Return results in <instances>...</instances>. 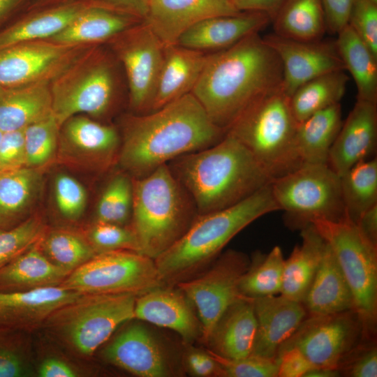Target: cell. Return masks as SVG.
I'll return each mask as SVG.
<instances>
[{
	"label": "cell",
	"mask_w": 377,
	"mask_h": 377,
	"mask_svg": "<svg viewBox=\"0 0 377 377\" xmlns=\"http://www.w3.org/2000/svg\"><path fill=\"white\" fill-rule=\"evenodd\" d=\"M283 69L259 32L209 52L191 91L210 120L226 133L254 102L282 88Z\"/></svg>",
	"instance_id": "cell-1"
},
{
	"label": "cell",
	"mask_w": 377,
	"mask_h": 377,
	"mask_svg": "<svg viewBox=\"0 0 377 377\" xmlns=\"http://www.w3.org/2000/svg\"><path fill=\"white\" fill-rule=\"evenodd\" d=\"M226 134L188 93L156 110L124 117L117 163L132 177H143L177 157L216 144Z\"/></svg>",
	"instance_id": "cell-2"
},
{
	"label": "cell",
	"mask_w": 377,
	"mask_h": 377,
	"mask_svg": "<svg viewBox=\"0 0 377 377\" xmlns=\"http://www.w3.org/2000/svg\"><path fill=\"white\" fill-rule=\"evenodd\" d=\"M167 165L199 216L235 205L272 179L249 149L228 133L216 144Z\"/></svg>",
	"instance_id": "cell-3"
},
{
	"label": "cell",
	"mask_w": 377,
	"mask_h": 377,
	"mask_svg": "<svg viewBox=\"0 0 377 377\" xmlns=\"http://www.w3.org/2000/svg\"><path fill=\"white\" fill-rule=\"evenodd\" d=\"M279 211L270 183L228 208L200 215L186 233L154 260L164 285L192 279L210 265L240 231L265 214Z\"/></svg>",
	"instance_id": "cell-4"
},
{
	"label": "cell",
	"mask_w": 377,
	"mask_h": 377,
	"mask_svg": "<svg viewBox=\"0 0 377 377\" xmlns=\"http://www.w3.org/2000/svg\"><path fill=\"white\" fill-rule=\"evenodd\" d=\"M198 216L191 197L167 164L145 177H133L130 226L140 253L155 260L186 233Z\"/></svg>",
	"instance_id": "cell-5"
},
{
	"label": "cell",
	"mask_w": 377,
	"mask_h": 377,
	"mask_svg": "<svg viewBox=\"0 0 377 377\" xmlns=\"http://www.w3.org/2000/svg\"><path fill=\"white\" fill-rule=\"evenodd\" d=\"M298 124L290 97L280 88L247 108L227 133L239 140L274 179L303 164L296 144Z\"/></svg>",
	"instance_id": "cell-6"
},
{
	"label": "cell",
	"mask_w": 377,
	"mask_h": 377,
	"mask_svg": "<svg viewBox=\"0 0 377 377\" xmlns=\"http://www.w3.org/2000/svg\"><path fill=\"white\" fill-rule=\"evenodd\" d=\"M312 226L332 249L353 294L363 336L375 339L377 321V246L348 216L317 219Z\"/></svg>",
	"instance_id": "cell-7"
},
{
	"label": "cell",
	"mask_w": 377,
	"mask_h": 377,
	"mask_svg": "<svg viewBox=\"0 0 377 377\" xmlns=\"http://www.w3.org/2000/svg\"><path fill=\"white\" fill-rule=\"evenodd\" d=\"M270 186L290 229L301 230L317 219L338 221L347 216L340 176L327 164L303 163L272 179Z\"/></svg>",
	"instance_id": "cell-8"
},
{
	"label": "cell",
	"mask_w": 377,
	"mask_h": 377,
	"mask_svg": "<svg viewBox=\"0 0 377 377\" xmlns=\"http://www.w3.org/2000/svg\"><path fill=\"white\" fill-rule=\"evenodd\" d=\"M116 80L110 60L89 53L54 77L50 87L52 114L60 128L80 114L99 117L111 108Z\"/></svg>",
	"instance_id": "cell-9"
},
{
	"label": "cell",
	"mask_w": 377,
	"mask_h": 377,
	"mask_svg": "<svg viewBox=\"0 0 377 377\" xmlns=\"http://www.w3.org/2000/svg\"><path fill=\"white\" fill-rule=\"evenodd\" d=\"M163 285L154 259L136 251L119 250L96 253L74 269L62 286L82 295L139 296Z\"/></svg>",
	"instance_id": "cell-10"
},
{
	"label": "cell",
	"mask_w": 377,
	"mask_h": 377,
	"mask_svg": "<svg viewBox=\"0 0 377 377\" xmlns=\"http://www.w3.org/2000/svg\"><path fill=\"white\" fill-rule=\"evenodd\" d=\"M136 297L131 293L82 295L59 309L61 332L76 350L91 355L118 326L134 318Z\"/></svg>",
	"instance_id": "cell-11"
},
{
	"label": "cell",
	"mask_w": 377,
	"mask_h": 377,
	"mask_svg": "<svg viewBox=\"0 0 377 377\" xmlns=\"http://www.w3.org/2000/svg\"><path fill=\"white\" fill-rule=\"evenodd\" d=\"M250 264L244 252L229 249L221 253L210 267L177 286L193 306L202 327L205 344L217 320L237 300L239 281Z\"/></svg>",
	"instance_id": "cell-12"
},
{
	"label": "cell",
	"mask_w": 377,
	"mask_h": 377,
	"mask_svg": "<svg viewBox=\"0 0 377 377\" xmlns=\"http://www.w3.org/2000/svg\"><path fill=\"white\" fill-rule=\"evenodd\" d=\"M363 338L362 323L353 309L308 315L278 351L295 347L314 367L338 370Z\"/></svg>",
	"instance_id": "cell-13"
},
{
	"label": "cell",
	"mask_w": 377,
	"mask_h": 377,
	"mask_svg": "<svg viewBox=\"0 0 377 377\" xmlns=\"http://www.w3.org/2000/svg\"><path fill=\"white\" fill-rule=\"evenodd\" d=\"M111 40L125 70L131 108L135 114L149 112L165 45L144 20Z\"/></svg>",
	"instance_id": "cell-14"
},
{
	"label": "cell",
	"mask_w": 377,
	"mask_h": 377,
	"mask_svg": "<svg viewBox=\"0 0 377 377\" xmlns=\"http://www.w3.org/2000/svg\"><path fill=\"white\" fill-rule=\"evenodd\" d=\"M82 48V45L38 40L0 50V86L22 85L55 77L76 60Z\"/></svg>",
	"instance_id": "cell-15"
},
{
	"label": "cell",
	"mask_w": 377,
	"mask_h": 377,
	"mask_svg": "<svg viewBox=\"0 0 377 377\" xmlns=\"http://www.w3.org/2000/svg\"><path fill=\"white\" fill-rule=\"evenodd\" d=\"M263 38L281 61L282 90L289 97L298 87L314 77L332 71H346L335 41H300L274 33Z\"/></svg>",
	"instance_id": "cell-16"
},
{
	"label": "cell",
	"mask_w": 377,
	"mask_h": 377,
	"mask_svg": "<svg viewBox=\"0 0 377 377\" xmlns=\"http://www.w3.org/2000/svg\"><path fill=\"white\" fill-rule=\"evenodd\" d=\"M134 318L173 330L187 345L201 339L196 311L177 286L163 285L137 296Z\"/></svg>",
	"instance_id": "cell-17"
},
{
	"label": "cell",
	"mask_w": 377,
	"mask_h": 377,
	"mask_svg": "<svg viewBox=\"0 0 377 377\" xmlns=\"http://www.w3.org/2000/svg\"><path fill=\"white\" fill-rule=\"evenodd\" d=\"M239 13L231 0H149L143 20L167 46L200 21Z\"/></svg>",
	"instance_id": "cell-18"
},
{
	"label": "cell",
	"mask_w": 377,
	"mask_h": 377,
	"mask_svg": "<svg viewBox=\"0 0 377 377\" xmlns=\"http://www.w3.org/2000/svg\"><path fill=\"white\" fill-rule=\"evenodd\" d=\"M377 145V103L357 100L330 149L327 165L339 176L369 159Z\"/></svg>",
	"instance_id": "cell-19"
},
{
	"label": "cell",
	"mask_w": 377,
	"mask_h": 377,
	"mask_svg": "<svg viewBox=\"0 0 377 377\" xmlns=\"http://www.w3.org/2000/svg\"><path fill=\"white\" fill-rule=\"evenodd\" d=\"M111 364L140 377L172 375L165 354L153 334L142 325L123 330L104 350Z\"/></svg>",
	"instance_id": "cell-20"
},
{
	"label": "cell",
	"mask_w": 377,
	"mask_h": 377,
	"mask_svg": "<svg viewBox=\"0 0 377 377\" xmlns=\"http://www.w3.org/2000/svg\"><path fill=\"white\" fill-rule=\"evenodd\" d=\"M256 333L251 354L276 359L279 347L308 316L302 303L280 294L253 299Z\"/></svg>",
	"instance_id": "cell-21"
},
{
	"label": "cell",
	"mask_w": 377,
	"mask_h": 377,
	"mask_svg": "<svg viewBox=\"0 0 377 377\" xmlns=\"http://www.w3.org/2000/svg\"><path fill=\"white\" fill-rule=\"evenodd\" d=\"M82 294L63 286L0 291V328L13 330L47 317Z\"/></svg>",
	"instance_id": "cell-22"
},
{
	"label": "cell",
	"mask_w": 377,
	"mask_h": 377,
	"mask_svg": "<svg viewBox=\"0 0 377 377\" xmlns=\"http://www.w3.org/2000/svg\"><path fill=\"white\" fill-rule=\"evenodd\" d=\"M271 22L267 15L256 11L212 17L187 29L179 36L176 44L213 52L227 48L251 34L259 32Z\"/></svg>",
	"instance_id": "cell-23"
},
{
	"label": "cell",
	"mask_w": 377,
	"mask_h": 377,
	"mask_svg": "<svg viewBox=\"0 0 377 377\" xmlns=\"http://www.w3.org/2000/svg\"><path fill=\"white\" fill-rule=\"evenodd\" d=\"M253 299L242 297L223 312L206 342L208 350L225 359L251 354L256 333Z\"/></svg>",
	"instance_id": "cell-24"
},
{
	"label": "cell",
	"mask_w": 377,
	"mask_h": 377,
	"mask_svg": "<svg viewBox=\"0 0 377 377\" xmlns=\"http://www.w3.org/2000/svg\"><path fill=\"white\" fill-rule=\"evenodd\" d=\"M209 53L177 44L165 46L150 112L191 93L203 70Z\"/></svg>",
	"instance_id": "cell-25"
},
{
	"label": "cell",
	"mask_w": 377,
	"mask_h": 377,
	"mask_svg": "<svg viewBox=\"0 0 377 377\" xmlns=\"http://www.w3.org/2000/svg\"><path fill=\"white\" fill-rule=\"evenodd\" d=\"M51 114L49 80L0 86V130L3 133L24 129Z\"/></svg>",
	"instance_id": "cell-26"
},
{
	"label": "cell",
	"mask_w": 377,
	"mask_h": 377,
	"mask_svg": "<svg viewBox=\"0 0 377 377\" xmlns=\"http://www.w3.org/2000/svg\"><path fill=\"white\" fill-rule=\"evenodd\" d=\"M302 304L310 316L354 310L350 288L326 242L319 267Z\"/></svg>",
	"instance_id": "cell-27"
},
{
	"label": "cell",
	"mask_w": 377,
	"mask_h": 377,
	"mask_svg": "<svg viewBox=\"0 0 377 377\" xmlns=\"http://www.w3.org/2000/svg\"><path fill=\"white\" fill-rule=\"evenodd\" d=\"M63 126L66 143L73 152L88 156L102 169L118 162L121 136L114 126L80 115L71 117Z\"/></svg>",
	"instance_id": "cell-28"
},
{
	"label": "cell",
	"mask_w": 377,
	"mask_h": 377,
	"mask_svg": "<svg viewBox=\"0 0 377 377\" xmlns=\"http://www.w3.org/2000/svg\"><path fill=\"white\" fill-rule=\"evenodd\" d=\"M302 242L285 259L280 294L303 303L319 267L325 242L313 226L301 230Z\"/></svg>",
	"instance_id": "cell-29"
},
{
	"label": "cell",
	"mask_w": 377,
	"mask_h": 377,
	"mask_svg": "<svg viewBox=\"0 0 377 377\" xmlns=\"http://www.w3.org/2000/svg\"><path fill=\"white\" fill-rule=\"evenodd\" d=\"M341 103L298 124L296 144L302 163L327 164L330 149L342 126Z\"/></svg>",
	"instance_id": "cell-30"
},
{
	"label": "cell",
	"mask_w": 377,
	"mask_h": 377,
	"mask_svg": "<svg viewBox=\"0 0 377 377\" xmlns=\"http://www.w3.org/2000/svg\"><path fill=\"white\" fill-rule=\"evenodd\" d=\"M337 35L336 47L355 82L357 100L377 103V57L348 24Z\"/></svg>",
	"instance_id": "cell-31"
},
{
	"label": "cell",
	"mask_w": 377,
	"mask_h": 377,
	"mask_svg": "<svg viewBox=\"0 0 377 377\" xmlns=\"http://www.w3.org/2000/svg\"><path fill=\"white\" fill-rule=\"evenodd\" d=\"M68 273L32 246L0 268V291L50 286Z\"/></svg>",
	"instance_id": "cell-32"
},
{
	"label": "cell",
	"mask_w": 377,
	"mask_h": 377,
	"mask_svg": "<svg viewBox=\"0 0 377 377\" xmlns=\"http://www.w3.org/2000/svg\"><path fill=\"white\" fill-rule=\"evenodd\" d=\"M41 179L36 168L0 172V229L20 223L36 198Z\"/></svg>",
	"instance_id": "cell-33"
},
{
	"label": "cell",
	"mask_w": 377,
	"mask_h": 377,
	"mask_svg": "<svg viewBox=\"0 0 377 377\" xmlns=\"http://www.w3.org/2000/svg\"><path fill=\"white\" fill-rule=\"evenodd\" d=\"M142 20L105 10H85L50 40L66 45L103 41Z\"/></svg>",
	"instance_id": "cell-34"
},
{
	"label": "cell",
	"mask_w": 377,
	"mask_h": 377,
	"mask_svg": "<svg viewBox=\"0 0 377 377\" xmlns=\"http://www.w3.org/2000/svg\"><path fill=\"white\" fill-rule=\"evenodd\" d=\"M272 22L275 34L295 40H320L327 31L320 0H286Z\"/></svg>",
	"instance_id": "cell-35"
},
{
	"label": "cell",
	"mask_w": 377,
	"mask_h": 377,
	"mask_svg": "<svg viewBox=\"0 0 377 377\" xmlns=\"http://www.w3.org/2000/svg\"><path fill=\"white\" fill-rule=\"evenodd\" d=\"M349 77L345 71L330 72L298 87L290 96V105L298 123L314 113L340 103Z\"/></svg>",
	"instance_id": "cell-36"
},
{
	"label": "cell",
	"mask_w": 377,
	"mask_h": 377,
	"mask_svg": "<svg viewBox=\"0 0 377 377\" xmlns=\"http://www.w3.org/2000/svg\"><path fill=\"white\" fill-rule=\"evenodd\" d=\"M85 10L69 6L19 20L0 29V50L16 44L52 38Z\"/></svg>",
	"instance_id": "cell-37"
},
{
	"label": "cell",
	"mask_w": 377,
	"mask_h": 377,
	"mask_svg": "<svg viewBox=\"0 0 377 377\" xmlns=\"http://www.w3.org/2000/svg\"><path fill=\"white\" fill-rule=\"evenodd\" d=\"M285 258L276 246L267 253L256 252L239 283V292L244 297L255 299L280 293Z\"/></svg>",
	"instance_id": "cell-38"
},
{
	"label": "cell",
	"mask_w": 377,
	"mask_h": 377,
	"mask_svg": "<svg viewBox=\"0 0 377 377\" xmlns=\"http://www.w3.org/2000/svg\"><path fill=\"white\" fill-rule=\"evenodd\" d=\"M341 188L348 219L356 223L360 215L377 204V158L359 162L340 176Z\"/></svg>",
	"instance_id": "cell-39"
},
{
	"label": "cell",
	"mask_w": 377,
	"mask_h": 377,
	"mask_svg": "<svg viewBox=\"0 0 377 377\" xmlns=\"http://www.w3.org/2000/svg\"><path fill=\"white\" fill-rule=\"evenodd\" d=\"M133 207V177L122 170L114 174L98 198L96 221L128 226Z\"/></svg>",
	"instance_id": "cell-40"
},
{
	"label": "cell",
	"mask_w": 377,
	"mask_h": 377,
	"mask_svg": "<svg viewBox=\"0 0 377 377\" xmlns=\"http://www.w3.org/2000/svg\"><path fill=\"white\" fill-rule=\"evenodd\" d=\"M43 247L52 262L68 272L97 253L89 242L66 230L51 232L43 240Z\"/></svg>",
	"instance_id": "cell-41"
},
{
	"label": "cell",
	"mask_w": 377,
	"mask_h": 377,
	"mask_svg": "<svg viewBox=\"0 0 377 377\" xmlns=\"http://www.w3.org/2000/svg\"><path fill=\"white\" fill-rule=\"evenodd\" d=\"M59 128L51 114L24 129L27 167L38 168L53 158L57 148Z\"/></svg>",
	"instance_id": "cell-42"
},
{
	"label": "cell",
	"mask_w": 377,
	"mask_h": 377,
	"mask_svg": "<svg viewBox=\"0 0 377 377\" xmlns=\"http://www.w3.org/2000/svg\"><path fill=\"white\" fill-rule=\"evenodd\" d=\"M43 225L36 217L0 229V268L32 247L40 238Z\"/></svg>",
	"instance_id": "cell-43"
},
{
	"label": "cell",
	"mask_w": 377,
	"mask_h": 377,
	"mask_svg": "<svg viewBox=\"0 0 377 377\" xmlns=\"http://www.w3.org/2000/svg\"><path fill=\"white\" fill-rule=\"evenodd\" d=\"M89 240L97 253L119 250L140 253L137 238L131 226L96 221L89 230Z\"/></svg>",
	"instance_id": "cell-44"
},
{
	"label": "cell",
	"mask_w": 377,
	"mask_h": 377,
	"mask_svg": "<svg viewBox=\"0 0 377 377\" xmlns=\"http://www.w3.org/2000/svg\"><path fill=\"white\" fill-rule=\"evenodd\" d=\"M54 193L57 207L65 218L75 220L84 212L87 194L82 184L73 177L64 173L57 175Z\"/></svg>",
	"instance_id": "cell-45"
},
{
	"label": "cell",
	"mask_w": 377,
	"mask_h": 377,
	"mask_svg": "<svg viewBox=\"0 0 377 377\" xmlns=\"http://www.w3.org/2000/svg\"><path fill=\"white\" fill-rule=\"evenodd\" d=\"M207 351L219 364L221 377H277L276 359L251 354L240 359L229 360Z\"/></svg>",
	"instance_id": "cell-46"
},
{
	"label": "cell",
	"mask_w": 377,
	"mask_h": 377,
	"mask_svg": "<svg viewBox=\"0 0 377 377\" xmlns=\"http://www.w3.org/2000/svg\"><path fill=\"white\" fill-rule=\"evenodd\" d=\"M340 376L350 377L377 376V347L376 339L363 338L340 365Z\"/></svg>",
	"instance_id": "cell-47"
},
{
	"label": "cell",
	"mask_w": 377,
	"mask_h": 377,
	"mask_svg": "<svg viewBox=\"0 0 377 377\" xmlns=\"http://www.w3.org/2000/svg\"><path fill=\"white\" fill-rule=\"evenodd\" d=\"M348 24L377 57V3L355 0Z\"/></svg>",
	"instance_id": "cell-48"
},
{
	"label": "cell",
	"mask_w": 377,
	"mask_h": 377,
	"mask_svg": "<svg viewBox=\"0 0 377 377\" xmlns=\"http://www.w3.org/2000/svg\"><path fill=\"white\" fill-rule=\"evenodd\" d=\"M24 129L3 133L0 145V172L27 167Z\"/></svg>",
	"instance_id": "cell-49"
},
{
	"label": "cell",
	"mask_w": 377,
	"mask_h": 377,
	"mask_svg": "<svg viewBox=\"0 0 377 377\" xmlns=\"http://www.w3.org/2000/svg\"><path fill=\"white\" fill-rule=\"evenodd\" d=\"M8 330L0 328V377H20L25 374L22 357L11 339Z\"/></svg>",
	"instance_id": "cell-50"
},
{
	"label": "cell",
	"mask_w": 377,
	"mask_h": 377,
	"mask_svg": "<svg viewBox=\"0 0 377 377\" xmlns=\"http://www.w3.org/2000/svg\"><path fill=\"white\" fill-rule=\"evenodd\" d=\"M276 359L278 364L277 377H304L314 367L295 347L279 350Z\"/></svg>",
	"instance_id": "cell-51"
},
{
	"label": "cell",
	"mask_w": 377,
	"mask_h": 377,
	"mask_svg": "<svg viewBox=\"0 0 377 377\" xmlns=\"http://www.w3.org/2000/svg\"><path fill=\"white\" fill-rule=\"evenodd\" d=\"M184 364L188 372L198 377L220 376L218 362L207 350L190 348L184 355Z\"/></svg>",
	"instance_id": "cell-52"
},
{
	"label": "cell",
	"mask_w": 377,
	"mask_h": 377,
	"mask_svg": "<svg viewBox=\"0 0 377 377\" xmlns=\"http://www.w3.org/2000/svg\"><path fill=\"white\" fill-rule=\"evenodd\" d=\"M325 15L327 31L337 34L348 24L355 0H320Z\"/></svg>",
	"instance_id": "cell-53"
},
{
	"label": "cell",
	"mask_w": 377,
	"mask_h": 377,
	"mask_svg": "<svg viewBox=\"0 0 377 377\" xmlns=\"http://www.w3.org/2000/svg\"><path fill=\"white\" fill-rule=\"evenodd\" d=\"M286 0H231L239 12L256 11L265 13L271 21Z\"/></svg>",
	"instance_id": "cell-54"
},
{
	"label": "cell",
	"mask_w": 377,
	"mask_h": 377,
	"mask_svg": "<svg viewBox=\"0 0 377 377\" xmlns=\"http://www.w3.org/2000/svg\"><path fill=\"white\" fill-rule=\"evenodd\" d=\"M355 223L362 234L377 246V204L364 212Z\"/></svg>",
	"instance_id": "cell-55"
},
{
	"label": "cell",
	"mask_w": 377,
	"mask_h": 377,
	"mask_svg": "<svg viewBox=\"0 0 377 377\" xmlns=\"http://www.w3.org/2000/svg\"><path fill=\"white\" fill-rule=\"evenodd\" d=\"M38 374L41 377L76 376V373L68 364L56 358L44 360L40 366Z\"/></svg>",
	"instance_id": "cell-56"
},
{
	"label": "cell",
	"mask_w": 377,
	"mask_h": 377,
	"mask_svg": "<svg viewBox=\"0 0 377 377\" xmlns=\"http://www.w3.org/2000/svg\"><path fill=\"white\" fill-rule=\"evenodd\" d=\"M22 0H0V24L17 8Z\"/></svg>",
	"instance_id": "cell-57"
},
{
	"label": "cell",
	"mask_w": 377,
	"mask_h": 377,
	"mask_svg": "<svg viewBox=\"0 0 377 377\" xmlns=\"http://www.w3.org/2000/svg\"><path fill=\"white\" fill-rule=\"evenodd\" d=\"M340 374L337 369L313 367L304 377H336Z\"/></svg>",
	"instance_id": "cell-58"
},
{
	"label": "cell",
	"mask_w": 377,
	"mask_h": 377,
	"mask_svg": "<svg viewBox=\"0 0 377 377\" xmlns=\"http://www.w3.org/2000/svg\"><path fill=\"white\" fill-rule=\"evenodd\" d=\"M129 2L135 5L136 10L139 12L140 16L144 19L147 9L148 0H119Z\"/></svg>",
	"instance_id": "cell-59"
},
{
	"label": "cell",
	"mask_w": 377,
	"mask_h": 377,
	"mask_svg": "<svg viewBox=\"0 0 377 377\" xmlns=\"http://www.w3.org/2000/svg\"><path fill=\"white\" fill-rule=\"evenodd\" d=\"M3 133L0 130V145H1V139H2Z\"/></svg>",
	"instance_id": "cell-60"
},
{
	"label": "cell",
	"mask_w": 377,
	"mask_h": 377,
	"mask_svg": "<svg viewBox=\"0 0 377 377\" xmlns=\"http://www.w3.org/2000/svg\"><path fill=\"white\" fill-rule=\"evenodd\" d=\"M372 1L377 3V0H371Z\"/></svg>",
	"instance_id": "cell-61"
},
{
	"label": "cell",
	"mask_w": 377,
	"mask_h": 377,
	"mask_svg": "<svg viewBox=\"0 0 377 377\" xmlns=\"http://www.w3.org/2000/svg\"><path fill=\"white\" fill-rule=\"evenodd\" d=\"M149 1V0H148Z\"/></svg>",
	"instance_id": "cell-62"
}]
</instances>
